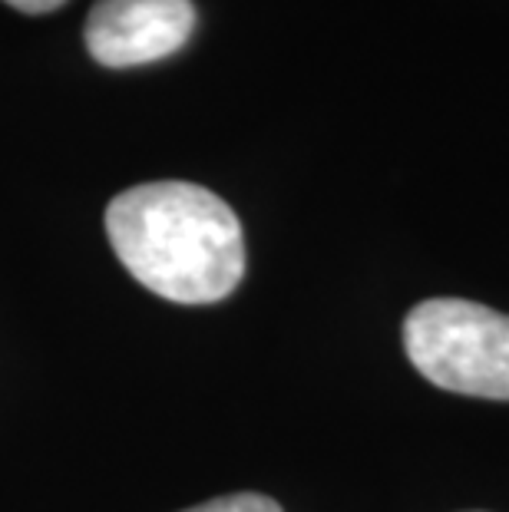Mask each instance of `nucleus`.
I'll use <instances>...</instances> for the list:
<instances>
[{
  "instance_id": "nucleus-5",
  "label": "nucleus",
  "mask_w": 509,
  "mask_h": 512,
  "mask_svg": "<svg viewBox=\"0 0 509 512\" xmlns=\"http://www.w3.org/2000/svg\"><path fill=\"white\" fill-rule=\"evenodd\" d=\"M4 4L20 10V14H50V10L63 7L67 0H4Z\"/></svg>"
},
{
  "instance_id": "nucleus-2",
  "label": "nucleus",
  "mask_w": 509,
  "mask_h": 512,
  "mask_svg": "<svg viewBox=\"0 0 509 512\" xmlns=\"http://www.w3.org/2000/svg\"><path fill=\"white\" fill-rule=\"evenodd\" d=\"M404 347L433 387L509 400V314L463 298L420 301L404 321Z\"/></svg>"
},
{
  "instance_id": "nucleus-1",
  "label": "nucleus",
  "mask_w": 509,
  "mask_h": 512,
  "mask_svg": "<svg viewBox=\"0 0 509 512\" xmlns=\"http://www.w3.org/2000/svg\"><path fill=\"white\" fill-rule=\"evenodd\" d=\"M106 235L129 275L166 301L215 304L245 278L242 222L202 185L146 182L119 192Z\"/></svg>"
},
{
  "instance_id": "nucleus-3",
  "label": "nucleus",
  "mask_w": 509,
  "mask_h": 512,
  "mask_svg": "<svg viewBox=\"0 0 509 512\" xmlns=\"http://www.w3.org/2000/svg\"><path fill=\"white\" fill-rule=\"evenodd\" d=\"M196 30L192 0H96L86 17V50L110 70L172 57Z\"/></svg>"
},
{
  "instance_id": "nucleus-4",
  "label": "nucleus",
  "mask_w": 509,
  "mask_h": 512,
  "mask_svg": "<svg viewBox=\"0 0 509 512\" xmlns=\"http://www.w3.org/2000/svg\"><path fill=\"white\" fill-rule=\"evenodd\" d=\"M182 512H281V506L272 496H262V493H232V496L209 499V503L182 509Z\"/></svg>"
}]
</instances>
